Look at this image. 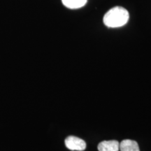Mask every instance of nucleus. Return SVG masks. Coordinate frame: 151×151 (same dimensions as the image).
<instances>
[{
	"label": "nucleus",
	"mask_w": 151,
	"mask_h": 151,
	"mask_svg": "<svg viewBox=\"0 0 151 151\" xmlns=\"http://www.w3.org/2000/svg\"><path fill=\"white\" fill-rule=\"evenodd\" d=\"M129 15L127 10L121 6L111 9L104 16V23L106 27L111 28L120 27L127 23Z\"/></svg>",
	"instance_id": "f257e3e1"
},
{
	"label": "nucleus",
	"mask_w": 151,
	"mask_h": 151,
	"mask_svg": "<svg viewBox=\"0 0 151 151\" xmlns=\"http://www.w3.org/2000/svg\"><path fill=\"white\" fill-rule=\"evenodd\" d=\"M65 146L71 150L83 151L86 148V143L80 138L70 136L65 139Z\"/></svg>",
	"instance_id": "f03ea898"
},
{
	"label": "nucleus",
	"mask_w": 151,
	"mask_h": 151,
	"mask_svg": "<svg viewBox=\"0 0 151 151\" xmlns=\"http://www.w3.org/2000/svg\"><path fill=\"white\" fill-rule=\"evenodd\" d=\"M120 143L118 141H101L98 145L99 151H119Z\"/></svg>",
	"instance_id": "7ed1b4c3"
},
{
	"label": "nucleus",
	"mask_w": 151,
	"mask_h": 151,
	"mask_svg": "<svg viewBox=\"0 0 151 151\" xmlns=\"http://www.w3.org/2000/svg\"><path fill=\"white\" fill-rule=\"evenodd\" d=\"M119 148L120 151H140L139 144L137 141L130 139H125L121 141Z\"/></svg>",
	"instance_id": "20e7f679"
},
{
	"label": "nucleus",
	"mask_w": 151,
	"mask_h": 151,
	"mask_svg": "<svg viewBox=\"0 0 151 151\" xmlns=\"http://www.w3.org/2000/svg\"><path fill=\"white\" fill-rule=\"evenodd\" d=\"M88 0H62V2L67 8L76 9L81 8L86 4Z\"/></svg>",
	"instance_id": "39448f33"
}]
</instances>
